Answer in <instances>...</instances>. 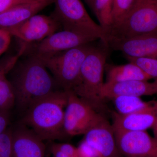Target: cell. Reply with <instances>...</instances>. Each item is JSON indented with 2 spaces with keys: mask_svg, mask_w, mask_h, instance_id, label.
Instances as JSON below:
<instances>
[{
  "mask_svg": "<svg viewBox=\"0 0 157 157\" xmlns=\"http://www.w3.org/2000/svg\"></svg>",
  "mask_w": 157,
  "mask_h": 157,
  "instance_id": "obj_32",
  "label": "cell"
},
{
  "mask_svg": "<svg viewBox=\"0 0 157 157\" xmlns=\"http://www.w3.org/2000/svg\"><path fill=\"white\" fill-rule=\"evenodd\" d=\"M83 140L92 147L99 157H121L116 143L112 124L101 114L84 135Z\"/></svg>",
  "mask_w": 157,
  "mask_h": 157,
  "instance_id": "obj_10",
  "label": "cell"
},
{
  "mask_svg": "<svg viewBox=\"0 0 157 157\" xmlns=\"http://www.w3.org/2000/svg\"><path fill=\"white\" fill-rule=\"evenodd\" d=\"M8 74L15 94V107L22 114L35 102L60 90L41 57L35 52L17 61Z\"/></svg>",
  "mask_w": 157,
  "mask_h": 157,
  "instance_id": "obj_1",
  "label": "cell"
},
{
  "mask_svg": "<svg viewBox=\"0 0 157 157\" xmlns=\"http://www.w3.org/2000/svg\"><path fill=\"white\" fill-rule=\"evenodd\" d=\"M26 48L27 45L24 44L17 54L6 57L0 59V77L7 75L9 73Z\"/></svg>",
  "mask_w": 157,
  "mask_h": 157,
  "instance_id": "obj_24",
  "label": "cell"
},
{
  "mask_svg": "<svg viewBox=\"0 0 157 157\" xmlns=\"http://www.w3.org/2000/svg\"><path fill=\"white\" fill-rule=\"evenodd\" d=\"M0 157H13L12 128L0 136Z\"/></svg>",
  "mask_w": 157,
  "mask_h": 157,
  "instance_id": "obj_23",
  "label": "cell"
},
{
  "mask_svg": "<svg viewBox=\"0 0 157 157\" xmlns=\"http://www.w3.org/2000/svg\"><path fill=\"white\" fill-rule=\"evenodd\" d=\"M106 82L108 83L124 82L132 80H149L152 78L137 65L106 64Z\"/></svg>",
  "mask_w": 157,
  "mask_h": 157,
  "instance_id": "obj_17",
  "label": "cell"
},
{
  "mask_svg": "<svg viewBox=\"0 0 157 157\" xmlns=\"http://www.w3.org/2000/svg\"><path fill=\"white\" fill-rule=\"evenodd\" d=\"M78 157H99L98 152L84 140L77 147Z\"/></svg>",
  "mask_w": 157,
  "mask_h": 157,
  "instance_id": "obj_25",
  "label": "cell"
},
{
  "mask_svg": "<svg viewBox=\"0 0 157 157\" xmlns=\"http://www.w3.org/2000/svg\"><path fill=\"white\" fill-rule=\"evenodd\" d=\"M11 36H12L8 31L0 28V56L9 48Z\"/></svg>",
  "mask_w": 157,
  "mask_h": 157,
  "instance_id": "obj_27",
  "label": "cell"
},
{
  "mask_svg": "<svg viewBox=\"0 0 157 157\" xmlns=\"http://www.w3.org/2000/svg\"><path fill=\"white\" fill-rule=\"evenodd\" d=\"M92 46L90 43L54 54L39 55L59 88L72 91L78 81L85 59Z\"/></svg>",
  "mask_w": 157,
  "mask_h": 157,
  "instance_id": "obj_5",
  "label": "cell"
},
{
  "mask_svg": "<svg viewBox=\"0 0 157 157\" xmlns=\"http://www.w3.org/2000/svg\"><path fill=\"white\" fill-rule=\"evenodd\" d=\"M10 112L0 109V136L9 128L11 117Z\"/></svg>",
  "mask_w": 157,
  "mask_h": 157,
  "instance_id": "obj_28",
  "label": "cell"
},
{
  "mask_svg": "<svg viewBox=\"0 0 157 157\" xmlns=\"http://www.w3.org/2000/svg\"><path fill=\"white\" fill-rule=\"evenodd\" d=\"M51 147L68 155L78 157L77 147L70 144L54 143L52 144Z\"/></svg>",
  "mask_w": 157,
  "mask_h": 157,
  "instance_id": "obj_26",
  "label": "cell"
},
{
  "mask_svg": "<svg viewBox=\"0 0 157 157\" xmlns=\"http://www.w3.org/2000/svg\"><path fill=\"white\" fill-rule=\"evenodd\" d=\"M15 105V96L11 82L4 75L0 77V109L11 111Z\"/></svg>",
  "mask_w": 157,
  "mask_h": 157,
  "instance_id": "obj_20",
  "label": "cell"
},
{
  "mask_svg": "<svg viewBox=\"0 0 157 157\" xmlns=\"http://www.w3.org/2000/svg\"><path fill=\"white\" fill-rule=\"evenodd\" d=\"M51 3L53 0H33L13 6L0 14V28H11L37 14Z\"/></svg>",
  "mask_w": 157,
  "mask_h": 157,
  "instance_id": "obj_16",
  "label": "cell"
},
{
  "mask_svg": "<svg viewBox=\"0 0 157 157\" xmlns=\"http://www.w3.org/2000/svg\"><path fill=\"white\" fill-rule=\"evenodd\" d=\"M13 157H44L45 146L28 127L18 123L12 128Z\"/></svg>",
  "mask_w": 157,
  "mask_h": 157,
  "instance_id": "obj_14",
  "label": "cell"
},
{
  "mask_svg": "<svg viewBox=\"0 0 157 157\" xmlns=\"http://www.w3.org/2000/svg\"><path fill=\"white\" fill-rule=\"evenodd\" d=\"M67 91V103L64 119L65 133L68 137L84 135L102 113L98 112L72 91Z\"/></svg>",
  "mask_w": 157,
  "mask_h": 157,
  "instance_id": "obj_7",
  "label": "cell"
},
{
  "mask_svg": "<svg viewBox=\"0 0 157 157\" xmlns=\"http://www.w3.org/2000/svg\"><path fill=\"white\" fill-rule=\"evenodd\" d=\"M135 1L136 0H113L111 26L119 22L125 17L133 7Z\"/></svg>",
  "mask_w": 157,
  "mask_h": 157,
  "instance_id": "obj_21",
  "label": "cell"
},
{
  "mask_svg": "<svg viewBox=\"0 0 157 157\" xmlns=\"http://www.w3.org/2000/svg\"><path fill=\"white\" fill-rule=\"evenodd\" d=\"M109 48L102 41L101 45H93L82 66L77 83L72 90L100 113L105 109L101 92L104 83L103 77Z\"/></svg>",
  "mask_w": 157,
  "mask_h": 157,
  "instance_id": "obj_3",
  "label": "cell"
},
{
  "mask_svg": "<svg viewBox=\"0 0 157 157\" xmlns=\"http://www.w3.org/2000/svg\"><path fill=\"white\" fill-rule=\"evenodd\" d=\"M67 99V91H55L29 107L18 123L33 130L43 141L64 140L68 137L64 128Z\"/></svg>",
  "mask_w": 157,
  "mask_h": 157,
  "instance_id": "obj_2",
  "label": "cell"
},
{
  "mask_svg": "<svg viewBox=\"0 0 157 157\" xmlns=\"http://www.w3.org/2000/svg\"><path fill=\"white\" fill-rule=\"evenodd\" d=\"M53 3L52 17L63 30L104 40V29L90 17L81 0H53Z\"/></svg>",
  "mask_w": 157,
  "mask_h": 157,
  "instance_id": "obj_6",
  "label": "cell"
},
{
  "mask_svg": "<svg viewBox=\"0 0 157 157\" xmlns=\"http://www.w3.org/2000/svg\"><path fill=\"white\" fill-rule=\"evenodd\" d=\"M32 1L33 0H0V14L13 6Z\"/></svg>",
  "mask_w": 157,
  "mask_h": 157,
  "instance_id": "obj_29",
  "label": "cell"
},
{
  "mask_svg": "<svg viewBox=\"0 0 157 157\" xmlns=\"http://www.w3.org/2000/svg\"><path fill=\"white\" fill-rule=\"evenodd\" d=\"M85 1L88 5V6L90 7L92 4L94 0H85Z\"/></svg>",
  "mask_w": 157,
  "mask_h": 157,
  "instance_id": "obj_31",
  "label": "cell"
},
{
  "mask_svg": "<svg viewBox=\"0 0 157 157\" xmlns=\"http://www.w3.org/2000/svg\"><path fill=\"white\" fill-rule=\"evenodd\" d=\"M157 33V0H136L128 14L106 31L103 42Z\"/></svg>",
  "mask_w": 157,
  "mask_h": 157,
  "instance_id": "obj_4",
  "label": "cell"
},
{
  "mask_svg": "<svg viewBox=\"0 0 157 157\" xmlns=\"http://www.w3.org/2000/svg\"><path fill=\"white\" fill-rule=\"evenodd\" d=\"M130 63L137 65L152 79H157V59L126 57Z\"/></svg>",
  "mask_w": 157,
  "mask_h": 157,
  "instance_id": "obj_22",
  "label": "cell"
},
{
  "mask_svg": "<svg viewBox=\"0 0 157 157\" xmlns=\"http://www.w3.org/2000/svg\"><path fill=\"white\" fill-rule=\"evenodd\" d=\"M117 112L121 115H126L140 112L150 105L151 101H144L140 97L121 95L111 98Z\"/></svg>",
  "mask_w": 157,
  "mask_h": 157,
  "instance_id": "obj_18",
  "label": "cell"
},
{
  "mask_svg": "<svg viewBox=\"0 0 157 157\" xmlns=\"http://www.w3.org/2000/svg\"><path fill=\"white\" fill-rule=\"evenodd\" d=\"M59 26L52 16L37 14L18 25L6 30L11 36L27 44L40 42L57 32Z\"/></svg>",
  "mask_w": 157,
  "mask_h": 157,
  "instance_id": "obj_9",
  "label": "cell"
},
{
  "mask_svg": "<svg viewBox=\"0 0 157 157\" xmlns=\"http://www.w3.org/2000/svg\"><path fill=\"white\" fill-rule=\"evenodd\" d=\"M98 39L96 37L63 30L55 32L40 41L35 52L40 55L54 54L88 44Z\"/></svg>",
  "mask_w": 157,
  "mask_h": 157,
  "instance_id": "obj_12",
  "label": "cell"
},
{
  "mask_svg": "<svg viewBox=\"0 0 157 157\" xmlns=\"http://www.w3.org/2000/svg\"><path fill=\"white\" fill-rule=\"evenodd\" d=\"M113 2V0H94L90 7L104 29V36L112 25Z\"/></svg>",
  "mask_w": 157,
  "mask_h": 157,
  "instance_id": "obj_19",
  "label": "cell"
},
{
  "mask_svg": "<svg viewBox=\"0 0 157 157\" xmlns=\"http://www.w3.org/2000/svg\"><path fill=\"white\" fill-rule=\"evenodd\" d=\"M106 44L109 48L121 52L125 57L157 59V33L110 41Z\"/></svg>",
  "mask_w": 157,
  "mask_h": 157,
  "instance_id": "obj_13",
  "label": "cell"
},
{
  "mask_svg": "<svg viewBox=\"0 0 157 157\" xmlns=\"http://www.w3.org/2000/svg\"><path fill=\"white\" fill-rule=\"evenodd\" d=\"M149 80H132L124 82H104L101 92V98L104 101L118 96L127 95L140 97L157 94V79L150 82Z\"/></svg>",
  "mask_w": 157,
  "mask_h": 157,
  "instance_id": "obj_15",
  "label": "cell"
},
{
  "mask_svg": "<svg viewBox=\"0 0 157 157\" xmlns=\"http://www.w3.org/2000/svg\"><path fill=\"white\" fill-rule=\"evenodd\" d=\"M112 125L114 131H143L151 129L157 140V100L151 101L146 109L133 114L121 115L113 111Z\"/></svg>",
  "mask_w": 157,
  "mask_h": 157,
  "instance_id": "obj_11",
  "label": "cell"
},
{
  "mask_svg": "<svg viewBox=\"0 0 157 157\" xmlns=\"http://www.w3.org/2000/svg\"><path fill=\"white\" fill-rule=\"evenodd\" d=\"M114 132L117 146L123 157H157V140L146 131Z\"/></svg>",
  "mask_w": 157,
  "mask_h": 157,
  "instance_id": "obj_8",
  "label": "cell"
},
{
  "mask_svg": "<svg viewBox=\"0 0 157 157\" xmlns=\"http://www.w3.org/2000/svg\"><path fill=\"white\" fill-rule=\"evenodd\" d=\"M50 151L53 155L54 157H77L71 156L64 154L57 150L51 147H50Z\"/></svg>",
  "mask_w": 157,
  "mask_h": 157,
  "instance_id": "obj_30",
  "label": "cell"
}]
</instances>
